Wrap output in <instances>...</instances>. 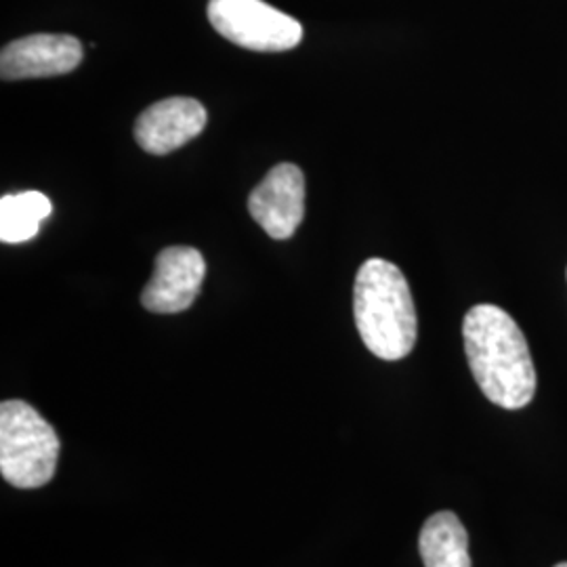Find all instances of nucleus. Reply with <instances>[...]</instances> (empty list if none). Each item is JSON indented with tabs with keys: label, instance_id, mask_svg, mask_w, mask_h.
<instances>
[{
	"label": "nucleus",
	"instance_id": "nucleus-1",
	"mask_svg": "<svg viewBox=\"0 0 567 567\" xmlns=\"http://www.w3.org/2000/svg\"><path fill=\"white\" fill-rule=\"evenodd\" d=\"M466 360L473 379L492 404L526 408L536 393V368L526 337L505 309L475 305L463 322Z\"/></svg>",
	"mask_w": 567,
	"mask_h": 567
},
{
	"label": "nucleus",
	"instance_id": "nucleus-2",
	"mask_svg": "<svg viewBox=\"0 0 567 567\" xmlns=\"http://www.w3.org/2000/svg\"><path fill=\"white\" fill-rule=\"evenodd\" d=\"M355 326L370 353L385 362L410 355L416 344V309L398 265L368 259L353 286Z\"/></svg>",
	"mask_w": 567,
	"mask_h": 567
},
{
	"label": "nucleus",
	"instance_id": "nucleus-3",
	"mask_svg": "<svg viewBox=\"0 0 567 567\" xmlns=\"http://www.w3.org/2000/svg\"><path fill=\"white\" fill-rule=\"evenodd\" d=\"M58 431L21 400L0 405V473L20 489L47 486L60 461Z\"/></svg>",
	"mask_w": 567,
	"mask_h": 567
},
{
	"label": "nucleus",
	"instance_id": "nucleus-4",
	"mask_svg": "<svg viewBox=\"0 0 567 567\" xmlns=\"http://www.w3.org/2000/svg\"><path fill=\"white\" fill-rule=\"evenodd\" d=\"M210 25L229 42L259 53H282L303 41V25L264 0H210Z\"/></svg>",
	"mask_w": 567,
	"mask_h": 567
},
{
	"label": "nucleus",
	"instance_id": "nucleus-5",
	"mask_svg": "<svg viewBox=\"0 0 567 567\" xmlns=\"http://www.w3.org/2000/svg\"><path fill=\"white\" fill-rule=\"evenodd\" d=\"M206 261L192 246H168L156 257V267L143 288L142 305L152 313H182L200 295Z\"/></svg>",
	"mask_w": 567,
	"mask_h": 567
},
{
	"label": "nucleus",
	"instance_id": "nucleus-6",
	"mask_svg": "<svg viewBox=\"0 0 567 567\" xmlns=\"http://www.w3.org/2000/svg\"><path fill=\"white\" fill-rule=\"evenodd\" d=\"M248 213L274 240L295 236L305 217V175L297 164L274 166L250 198Z\"/></svg>",
	"mask_w": 567,
	"mask_h": 567
},
{
	"label": "nucleus",
	"instance_id": "nucleus-7",
	"mask_svg": "<svg viewBox=\"0 0 567 567\" xmlns=\"http://www.w3.org/2000/svg\"><path fill=\"white\" fill-rule=\"evenodd\" d=\"M82 61V44L68 34H32L9 42L0 53L2 81L49 79L76 70Z\"/></svg>",
	"mask_w": 567,
	"mask_h": 567
},
{
	"label": "nucleus",
	"instance_id": "nucleus-8",
	"mask_svg": "<svg viewBox=\"0 0 567 567\" xmlns=\"http://www.w3.org/2000/svg\"><path fill=\"white\" fill-rule=\"evenodd\" d=\"M203 103L192 97H171L143 110L135 122V142L152 156H166L196 140L206 126Z\"/></svg>",
	"mask_w": 567,
	"mask_h": 567
},
{
	"label": "nucleus",
	"instance_id": "nucleus-9",
	"mask_svg": "<svg viewBox=\"0 0 567 567\" xmlns=\"http://www.w3.org/2000/svg\"><path fill=\"white\" fill-rule=\"evenodd\" d=\"M419 553L425 567H471L468 534L452 511H440L426 519Z\"/></svg>",
	"mask_w": 567,
	"mask_h": 567
},
{
	"label": "nucleus",
	"instance_id": "nucleus-10",
	"mask_svg": "<svg viewBox=\"0 0 567 567\" xmlns=\"http://www.w3.org/2000/svg\"><path fill=\"white\" fill-rule=\"evenodd\" d=\"M53 204L42 192L7 194L0 198V240L21 244L32 240L51 215Z\"/></svg>",
	"mask_w": 567,
	"mask_h": 567
},
{
	"label": "nucleus",
	"instance_id": "nucleus-11",
	"mask_svg": "<svg viewBox=\"0 0 567 567\" xmlns=\"http://www.w3.org/2000/svg\"><path fill=\"white\" fill-rule=\"evenodd\" d=\"M555 567H567V564H559V566H555Z\"/></svg>",
	"mask_w": 567,
	"mask_h": 567
}]
</instances>
